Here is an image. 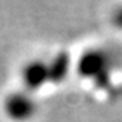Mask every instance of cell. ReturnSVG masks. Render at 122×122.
<instances>
[{"label": "cell", "instance_id": "6da1fadb", "mask_svg": "<svg viewBox=\"0 0 122 122\" xmlns=\"http://www.w3.org/2000/svg\"><path fill=\"white\" fill-rule=\"evenodd\" d=\"M113 25H116L118 28H121V30H122V9L116 10L115 16H113Z\"/></svg>", "mask_w": 122, "mask_h": 122}]
</instances>
